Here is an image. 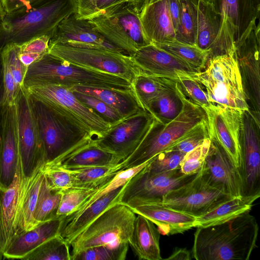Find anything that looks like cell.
Listing matches in <instances>:
<instances>
[{
  "mask_svg": "<svg viewBox=\"0 0 260 260\" xmlns=\"http://www.w3.org/2000/svg\"><path fill=\"white\" fill-rule=\"evenodd\" d=\"M3 96V83H2V74L1 71L0 72V114L2 109V100Z\"/></svg>",
  "mask_w": 260,
  "mask_h": 260,
  "instance_id": "60",
  "label": "cell"
},
{
  "mask_svg": "<svg viewBox=\"0 0 260 260\" xmlns=\"http://www.w3.org/2000/svg\"><path fill=\"white\" fill-rule=\"evenodd\" d=\"M153 45L180 59L198 72L205 69L209 59L208 52L196 46L184 44L176 40Z\"/></svg>",
  "mask_w": 260,
  "mask_h": 260,
  "instance_id": "36",
  "label": "cell"
},
{
  "mask_svg": "<svg viewBox=\"0 0 260 260\" xmlns=\"http://www.w3.org/2000/svg\"><path fill=\"white\" fill-rule=\"evenodd\" d=\"M43 173L49 187L60 191L73 187L72 178L66 170L56 165L44 164Z\"/></svg>",
  "mask_w": 260,
  "mask_h": 260,
  "instance_id": "48",
  "label": "cell"
},
{
  "mask_svg": "<svg viewBox=\"0 0 260 260\" xmlns=\"http://www.w3.org/2000/svg\"><path fill=\"white\" fill-rule=\"evenodd\" d=\"M95 1V0H94Z\"/></svg>",
  "mask_w": 260,
  "mask_h": 260,
  "instance_id": "64",
  "label": "cell"
},
{
  "mask_svg": "<svg viewBox=\"0 0 260 260\" xmlns=\"http://www.w3.org/2000/svg\"><path fill=\"white\" fill-rule=\"evenodd\" d=\"M194 79L202 85L210 104L242 112L250 110L235 53L209 58Z\"/></svg>",
  "mask_w": 260,
  "mask_h": 260,
  "instance_id": "6",
  "label": "cell"
},
{
  "mask_svg": "<svg viewBox=\"0 0 260 260\" xmlns=\"http://www.w3.org/2000/svg\"><path fill=\"white\" fill-rule=\"evenodd\" d=\"M122 186L105 194L79 215L65 218L60 235L70 245L72 240L106 209L119 202Z\"/></svg>",
  "mask_w": 260,
  "mask_h": 260,
  "instance_id": "29",
  "label": "cell"
},
{
  "mask_svg": "<svg viewBox=\"0 0 260 260\" xmlns=\"http://www.w3.org/2000/svg\"><path fill=\"white\" fill-rule=\"evenodd\" d=\"M87 19L109 41L129 56L150 44L140 19V6L116 3Z\"/></svg>",
  "mask_w": 260,
  "mask_h": 260,
  "instance_id": "7",
  "label": "cell"
},
{
  "mask_svg": "<svg viewBox=\"0 0 260 260\" xmlns=\"http://www.w3.org/2000/svg\"><path fill=\"white\" fill-rule=\"evenodd\" d=\"M140 19L150 44L176 40L169 0H144L140 6Z\"/></svg>",
  "mask_w": 260,
  "mask_h": 260,
  "instance_id": "24",
  "label": "cell"
},
{
  "mask_svg": "<svg viewBox=\"0 0 260 260\" xmlns=\"http://www.w3.org/2000/svg\"><path fill=\"white\" fill-rule=\"evenodd\" d=\"M131 56L140 73L150 76L179 80L195 79L199 72L152 44L139 48Z\"/></svg>",
  "mask_w": 260,
  "mask_h": 260,
  "instance_id": "19",
  "label": "cell"
},
{
  "mask_svg": "<svg viewBox=\"0 0 260 260\" xmlns=\"http://www.w3.org/2000/svg\"><path fill=\"white\" fill-rule=\"evenodd\" d=\"M202 108L206 114L209 139L221 146L240 169L243 112L232 108L211 104Z\"/></svg>",
  "mask_w": 260,
  "mask_h": 260,
  "instance_id": "18",
  "label": "cell"
},
{
  "mask_svg": "<svg viewBox=\"0 0 260 260\" xmlns=\"http://www.w3.org/2000/svg\"><path fill=\"white\" fill-rule=\"evenodd\" d=\"M129 246L139 259L161 260L160 235L156 225L146 217L137 214Z\"/></svg>",
  "mask_w": 260,
  "mask_h": 260,
  "instance_id": "28",
  "label": "cell"
},
{
  "mask_svg": "<svg viewBox=\"0 0 260 260\" xmlns=\"http://www.w3.org/2000/svg\"><path fill=\"white\" fill-rule=\"evenodd\" d=\"M51 37L43 35L34 38L20 45H18L19 53H29L43 56L49 52Z\"/></svg>",
  "mask_w": 260,
  "mask_h": 260,
  "instance_id": "52",
  "label": "cell"
},
{
  "mask_svg": "<svg viewBox=\"0 0 260 260\" xmlns=\"http://www.w3.org/2000/svg\"><path fill=\"white\" fill-rule=\"evenodd\" d=\"M70 245L60 234L48 240L22 260H71Z\"/></svg>",
  "mask_w": 260,
  "mask_h": 260,
  "instance_id": "40",
  "label": "cell"
},
{
  "mask_svg": "<svg viewBox=\"0 0 260 260\" xmlns=\"http://www.w3.org/2000/svg\"><path fill=\"white\" fill-rule=\"evenodd\" d=\"M211 3L220 16L221 25L209 58L235 53V45L256 23L260 11L254 0H212Z\"/></svg>",
  "mask_w": 260,
  "mask_h": 260,
  "instance_id": "10",
  "label": "cell"
},
{
  "mask_svg": "<svg viewBox=\"0 0 260 260\" xmlns=\"http://www.w3.org/2000/svg\"><path fill=\"white\" fill-rule=\"evenodd\" d=\"M123 159L100 147L94 140L56 163L63 168L109 166L119 164Z\"/></svg>",
  "mask_w": 260,
  "mask_h": 260,
  "instance_id": "31",
  "label": "cell"
},
{
  "mask_svg": "<svg viewBox=\"0 0 260 260\" xmlns=\"http://www.w3.org/2000/svg\"><path fill=\"white\" fill-rule=\"evenodd\" d=\"M176 83L184 96L193 104L202 108L210 105L206 91L194 79H182L177 80Z\"/></svg>",
  "mask_w": 260,
  "mask_h": 260,
  "instance_id": "49",
  "label": "cell"
},
{
  "mask_svg": "<svg viewBox=\"0 0 260 260\" xmlns=\"http://www.w3.org/2000/svg\"><path fill=\"white\" fill-rule=\"evenodd\" d=\"M49 45L48 53L64 61L119 76L131 83L140 73L131 56L118 51L59 43Z\"/></svg>",
  "mask_w": 260,
  "mask_h": 260,
  "instance_id": "11",
  "label": "cell"
},
{
  "mask_svg": "<svg viewBox=\"0 0 260 260\" xmlns=\"http://www.w3.org/2000/svg\"><path fill=\"white\" fill-rule=\"evenodd\" d=\"M191 258L190 252L186 248L176 247L166 259L190 260Z\"/></svg>",
  "mask_w": 260,
  "mask_h": 260,
  "instance_id": "56",
  "label": "cell"
},
{
  "mask_svg": "<svg viewBox=\"0 0 260 260\" xmlns=\"http://www.w3.org/2000/svg\"><path fill=\"white\" fill-rule=\"evenodd\" d=\"M210 141L205 161L200 170L202 175L212 186L232 197L243 196L240 169L221 146L214 140Z\"/></svg>",
  "mask_w": 260,
  "mask_h": 260,
  "instance_id": "20",
  "label": "cell"
},
{
  "mask_svg": "<svg viewBox=\"0 0 260 260\" xmlns=\"http://www.w3.org/2000/svg\"><path fill=\"white\" fill-rule=\"evenodd\" d=\"M61 197V192L51 189L44 177L34 212L35 220L41 223L58 217Z\"/></svg>",
  "mask_w": 260,
  "mask_h": 260,
  "instance_id": "39",
  "label": "cell"
},
{
  "mask_svg": "<svg viewBox=\"0 0 260 260\" xmlns=\"http://www.w3.org/2000/svg\"><path fill=\"white\" fill-rule=\"evenodd\" d=\"M169 79L142 73L135 77L131 82L132 89L144 110H147L150 103L160 93Z\"/></svg>",
  "mask_w": 260,
  "mask_h": 260,
  "instance_id": "38",
  "label": "cell"
},
{
  "mask_svg": "<svg viewBox=\"0 0 260 260\" xmlns=\"http://www.w3.org/2000/svg\"><path fill=\"white\" fill-rule=\"evenodd\" d=\"M65 218L58 216L18 235L4 251L3 258L22 259L45 241L60 234Z\"/></svg>",
  "mask_w": 260,
  "mask_h": 260,
  "instance_id": "26",
  "label": "cell"
},
{
  "mask_svg": "<svg viewBox=\"0 0 260 260\" xmlns=\"http://www.w3.org/2000/svg\"><path fill=\"white\" fill-rule=\"evenodd\" d=\"M145 167L122 186L119 203L131 209L144 204L162 202L168 192L189 182L197 174H184L180 168L154 173Z\"/></svg>",
  "mask_w": 260,
  "mask_h": 260,
  "instance_id": "12",
  "label": "cell"
},
{
  "mask_svg": "<svg viewBox=\"0 0 260 260\" xmlns=\"http://www.w3.org/2000/svg\"><path fill=\"white\" fill-rule=\"evenodd\" d=\"M176 81L169 79L166 86L147 109L155 119L163 124L175 119L183 109L182 95Z\"/></svg>",
  "mask_w": 260,
  "mask_h": 260,
  "instance_id": "34",
  "label": "cell"
},
{
  "mask_svg": "<svg viewBox=\"0 0 260 260\" xmlns=\"http://www.w3.org/2000/svg\"><path fill=\"white\" fill-rule=\"evenodd\" d=\"M45 164L56 163L94 139L67 117L32 99Z\"/></svg>",
  "mask_w": 260,
  "mask_h": 260,
  "instance_id": "4",
  "label": "cell"
},
{
  "mask_svg": "<svg viewBox=\"0 0 260 260\" xmlns=\"http://www.w3.org/2000/svg\"><path fill=\"white\" fill-rule=\"evenodd\" d=\"M42 56L39 54L33 53L19 52L18 53L19 59L23 65L27 68L31 64L40 59Z\"/></svg>",
  "mask_w": 260,
  "mask_h": 260,
  "instance_id": "57",
  "label": "cell"
},
{
  "mask_svg": "<svg viewBox=\"0 0 260 260\" xmlns=\"http://www.w3.org/2000/svg\"><path fill=\"white\" fill-rule=\"evenodd\" d=\"M100 188L87 189L71 187L60 191L61 197L57 216L66 218L71 215L85 200Z\"/></svg>",
  "mask_w": 260,
  "mask_h": 260,
  "instance_id": "43",
  "label": "cell"
},
{
  "mask_svg": "<svg viewBox=\"0 0 260 260\" xmlns=\"http://www.w3.org/2000/svg\"><path fill=\"white\" fill-rule=\"evenodd\" d=\"M136 215L129 207L120 203L108 208L70 243L71 259L93 247L129 244Z\"/></svg>",
  "mask_w": 260,
  "mask_h": 260,
  "instance_id": "9",
  "label": "cell"
},
{
  "mask_svg": "<svg viewBox=\"0 0 260 260\" xmlns=\"http://www.w3.org/2000/svg\"><path fill=\"white\" fill-rule=\"evenodd\" d=\"M4 48L8 54L10 68L14 79L17 95L24 86V81L27 68L23 65L18 57V45L10 44Z\"/></svg>",
  "mask_w": 260,
  "mask_h": 260,
  "instance_id": "51",
  "label": "cell"
},
{
  "mask_svg": "<svg viewBox=\"0 0 260 260\" xmlns=\"http://www.w3.org/2000/svg\"><path fill=\"white\" fill-rule=\"evenodd\" d=\"M151 159V158L139 166L118 172L112 179L99 189L93 195L85 200L74 213L66 218H71L79 215L105 194L118 187L122 186L132 177L144 168L150 162Z\"/></svg>",
  "mask_w": 260,
  "mask_h": 260,
  "instance_id": "41",
  "label": "cell"
},
{
  "mask_svg": "<svg viewBox=\"0 0 260 260\" xmlns=\"http://www.w3.org/2000/svg\"><path fill=\"white\" fill-rule=\"evenodd\" d=\"M72 91L80 102L93 110L111 126L123 119L116 111L99 99L81 92Z\"/></svg>",
  "mask_w": 260,
  "mask_h": 260,
  "instance_id": "45",
  "label": "cell"
},
{
  "mask_svg": "<svg viewBox=\"0 0 260 260\" xmlns=\"http://www.w3.org/2000/svg\"><path fill=\"white\" fill-rule=\"evenodd\" d=\"M44 164V160L41 161L32 174L25 177L18 215L16 237L40 223L35 220L34 212L44 177L43 170Z\"/></svg>",
  "mask_w": 260,
  "mask_h": 260,
  "instance_id": "27",
  "label": "cell"
},
{
  "mask_svg": "<svg viewBox=\"0 0 260 260\" xmlns=\"http://www.w3.org/2000/svg\"><path fill=\"white\" fill-rule=\"evenodd\" d=\"M24 81L57 84L69 88L81 86L133 90L131 82L125 79L73 64L49 53L28 66Z\"/></svg>",
  "mask_w": 260,
  "mask_h": 260,
  "instance_id": "3",
  "label": "cell"
},
{
  "mask_svg": "<svg viewBox=\"0 0 260 260\" xmlns=\"http://www.w3.org/2000/svg\"><path fill=\"white\" fill-rule=\"evenodd\" d=\"M154 119L148 111L141 110L111 126L94 141L100 147L123 160L138 147Z\"/></svg>",
  "mask_w": 260,
  "mask_h": 260,
  "instance_id": "15",
  "label": "cell"
},
{
  "mask_svg": "<svg viewBox=\"0 0 260 260\" xmlns=\"http://www.w3.org/2000/svg\"><path fill=\"white\" fill-rule=\"evenodd\" d=\"M119 0H95V6L98 11L103 10L115 4Z\"/></svg>",
  "mask_w": 260,
  "mask_h": 260,
  "instance_id": "58",
  "label": "cell"
},
{
  "mask_svg": "<svg viewBox=\"0 0 260 260\" xmlns=\"http://www.w3.org/2000/svg\"><path fill=\"white\" fill-rule=\"evenodd\" d=\"M0 189L12 183L20 154L16 100L2 106L1 112Z\"/></svg>",
  "mask_w": 260,
  "mask_h": 260,
  "instance_id": "21",
  "label": "cell"
},
{
  "mask_svg": "<svg viewBox=\"0 0 260 260\" xmlns=\"http://www.w3.org/2000/svg\"><path fill=\"white\" fill-rule=\"evenodd\" d=\"M75 13V0H39L4 14L0 23V52L10 44L20 45L43 35L51 38L59 24Z\"/></svg>",
  "mask_w": 260,
  "mask_h": 260,
  "instance_id": "2",
  "label": "cell"
},
{
  "mask_svg": "<svg viewBox=\"0 0 260 260\" xmlns=\"http://www.w3.org/2000/svg\"><path fill=\"white\" fill-rule=\"evenodd\" d=\"M2 62V78L3 83V96L2 106L15 102L17 94L14 79L10 68L9 59L6 50L3 48L0 52Z\"/></svg>",
  "mask_w": 260,
  "mask_h": 260,
  "instance_id": "50",
  "label": "cell"
},
{
  "mask_svg": "<svg viewBox=\"0 0 260 260\" xmlns=\"http://www.w3.org/2000/svg\"><path fill=\"white\" fill-rule=\"evenodd\" d=\"M16 102L20 156L24 175L29 176L41 161H45L43 147L32 100L24 86L17 94Z\"/></svg>",
  "mask_w": 260,
  "mask_h": 260,
  "instance_id": "17",
  "label": "cell"
},
{
  "mask_svg": "<svg viewBox=\"0 0 260 260\" xmlns=\"http://www.w3.org/2000/svg\"><path fill=\"white\" fill-rule=\"evenodd\" d=\"M25 177L20 153L12 183L6 189H0V259L3 258L4 251L16 237Z\"/></svg>",
  "mask_w": 260,
  "mask_h": 260,
  "instance_id": "23",
  "label": "cell"
},
{
  "mask_svg": "<svg viewBox=\"0 0 260 260\" xmlns=\"http://www.w3.org/2000/svg\"><path fill=\"white\" fill-rule=\"evenodd\" d=\"M64 169L72 178L73 187L87 189L101 188L123 170L121 162L113 166Z\"/></svg>",
  "mask_w": 260,
  "mask_h": 260,
  "instance_id": "35",
  "label": "cell"
},
{
  "mask_svg": "<svg viewBox=\"0 0 260 260\" xmlns=\"http://www.w3.org/2000/svg\"><path fill=\"white\" fill-rule=\"evenodd\" d=\"M210 142L209 138H207L201 144L184 155L180 164L183 173L194 174L199 171L205 161Z\"/></svg>",
  "mask_w": 260,
  "mask_h": 260,
  "instance_id": "47",
  "label": "cell"
},
{
  "mask_svg": "<svg viewBox=\"0 0 260 260\" xmlns=\"http://www.w3.org/2000/svg\"><path fill=\"white\" fill-rule=\"evenodd\" d=\"M256 5L258 7L260 8V0H254Z\"/></svg>",
  "mask_w": 260,
  "mask_h": 260,
  "instance_id": "62",
  "label": "cell"
},
{
  "mask_svg": "<svg viewBox=\"0 0 260 260\" xmlns=\"http://www.w3.org/2000/svg\"><path fill=\"white\" fill-rule=\"evenodd\" d=\"M258 225L250 211L223 223L198 227L192 256L196 260H248L256 246Z\"/></svg>",
  "mask_w": 260,
  "mask_h": 260,
  "instance_id": "1",
  "label": "cell"
},
{
  "mask_svg": "<svg viewBox=\"0 0 260 260\" xmlns=\"http://www.w3.org/2000/svg\"><path fill=\"white\" fill-rule=\"evenodd\" d=\"M185 153L179 151L165 150L153 157L145 169L154 173L169 171L180 168Z\"/></svg>",
  "mask_w": 260,
  "mask_h": 260,
  "instance_id": "46",
  "label": "cell"
},
{
  "mask_svg": "<svg viewBox=\"0 0 260 260\" xmlns=\"http://www.w3.org/2000/svg\"><path fill=\"white\" fill-rule=\"evenodd\" d=\"M169 6L173 27L176 34L179 23L181 7L180 0H169Z\"/></svg>",
  "mask_w": 260,
  "mask_h": 260,
  "instance_id": "55",
  "label": "cell"
},
{
  "mask_svg": "<svg viewBox=\"0 0 260 260\" xmlns=\"http://www.w3.org/2000/svg\"><path fill=\"white\" fill-rule=\"evenodd\" d=\"M181 93L183 107L180 113L166 124L154 119L136 149L121 161L123 170L139 166L150 160L166 150L194 126L206 119L205 110Z\"/></svg>",
  "mask_w": 260,
  "mask_h": 260,
  "instance_id": "5",
  "label": "cell"
},
{
  "mask_svg": "<svg viewBox=\"0 0 260 260\" xmlns=\"http://www.w3.org/2000/svg\"><path fill=\"white\" fill-rule=\"evenodd\" d=\"M77 5V15L87 18L98 12L94 0H75Z\"/></svg>",
  "mask_w": 260,
  "mask_h": 260,
  "instance_id": "53",
  "label": "cell"
},
{
  "mask_svg": "<svg viewBox=\"0 0 260 260\" xmlns=\"http://www.w3.org/2000/svg\"><path fill=\"white\" fill-rule=\"evenodd\" d=\"M204 1H207V2H209L210 3H211V1H212V0H204Z\"/></svg>",
  "mask_w": 260,
  "mask_h": 260,
  "instance_id": "63",
  "label": "cell"
},
{
  "mask_svg": "<svg viewBox=\"0 0 260 260\" xmlns=\"http://www.w3.org/2000/svg\"><path fill=\"white\" fill-rule=\"evenodd\" d=\"M259 196L233 197L209 212L196 217L194 227H206L223 223L247 211Z\"/></svg>",
  "mask_w": 260,
  "mask_h": 260,
  "instance_id": "33",
  "label": "cell"
},
{
  "mask_svg": "<svg viewBox=\"0 0 260 260\" xmlns=\"http://www.w3.org/2000/svg\"><path fill=\"white\" fill-rule=\"evenodd\" d=\"M208 138L206 118L187 132L166 150L179 151L186 154L201 144Z\"/></svg>",
  "mask_w": 260,
  "mask_h": 260,
  "instance_id": "44",
  "label": "cell"
},
{
  "mask_svg": "<svg viewBox=\"0 0 260 260\" xmlns=\"http://www.w3.org/2000/svg\"><path fill=\"white\" fill-rule=\"evenodd\" d=\"M233 198L212 186L200 170L186 183L168 192L162 203L174 210L198 217Z\"/></svg>",
  "mask_w": 260,
  "mask_h": 260,
  "instance_id": "13",
  "label": "cell"
},
{
  "mask_svg": "<svg viewBox=\"0 0 260 260\" xmlns=\"http://www.w3.org/2000/svg\"><path fill=\"white\" fill-rule=\"evenodd\" d=\"M30 98L63 115L94 139L104 136L111 125L80 102L70 88L57 84L24 81Z\"/></svg>",
  "mask_w": 260,
  "mask_h": 260,
  "instance_id": "8",
  "label": "cell"
},
{
  "mask_svg": "<svg viewBox=\"0 0 260 260\" xmlns=\"http://www.w3.org/2000/svg\"><path fill=\"white\" fill-rule=\"evenodd\" d=\"M56 43L102 48L124 53L109 41L87 19L79 17L77 13L68 16L58 25L49 45Z\"/></svg>",
  "mask_w": 260,
  "mask_h": 260,
  "instance_id": "22",
  "label": "cell"
},
{
  "mask_svg": "<svg viewBox=\"0 0 260 260\" xmlns=\"http://www.w3.org/2000/svg\"><path fill=\"white\" fill-rule=\"evenodd\" d=\"M4 12H3V8H2V5H1V0H0V23L1 22V21H2L3 20V17H4Z\"/></svg>",
  "mask_w": 260,
  "mask_h": 260,
  "instance_id": "61",
  "label": "cell"
},
{
  "mask_svg": "<svg viewBox=\"0 0 260 260\" xmlns=\"http://www.w3.org/2000/svg\"><path fill=\"white\" fill-rule=\"evenodd\" d=\"M131 209L151 220L163 235L182 234L194 227L196 217L172 209L161 202L144 204Z\"/></svg>",
  "mask_w": 260,
  "mask_h": 260,
  "instance_id": "25",
  "label": "cell"
},
{
  "mask_svg": "<svg viewBox=\"0 0 260 260\" xmlns=\"http://www.w3.org/2000/svg\"><path fill=\"white\" fill-rule=\"evenodd\" d=\"M259 120L250 110L242 114L240 171L243 196H260Z\"/></svg>",
  "mask_w": 260,
  "mask_h": 260,
  "instance_id": "14",
  "label": "cell"
},
{
  "mask_svg": "<svg viewBox=\"0 0 260 260\" xmlns=\"http://www.w3.org/2000/svg\"><path fill=\"white\" fill-rule=\"evenodd\" d=\"M144 0H119L116 3H120V2H127V3H131L136 5H139L140 6L141 3L143 2Z\"/></svg>",
  "mask_w": 260,
  "mask_h": 260,
  "instance_id": "59",
  "label": "cell"
},
{
  "mask_svg": "<svg viewBox=\"0 0 260 260\" xmlns=\"http://www.w3.org/2000/svg\"><path fill=\"white\" fill-rule=\"evenodd\" d=\"M39 0H1L4 14H7L20 8H26Z\"/></svg>",
  "mask_w": 260,
  "mask_h": 260,
  "instance_id": "54",
  "label": "cell"
},
{
  "mask_svg": "<svg viewBox=\"0 0 260 260\" xmlns=\"http://www.w3.org/2000/svg\"><path fill=\"white\" fill-rule=\"evenodd\" d=\"M180 14L175 40L196 46L199 0H180Z\"/></svg>",
  "mask_w": 260,
  "mask_h": 260,
  "instance_id": "37",
  "label": "cell"
},
{
  "mask_svg": "<svg viewBox=\"0 0 260 260\" xmlns=\"http://www.w3.org/2000/svg\"><path fill=\"white\" fill-rule=\"evenodd\" d=\"M70 88L72 90L88 94L99 99L116 111L123 119L144 110L133 90H118L81 86H75Z\"/></svg>",
  "mask_w": 260,
  "mask_h": 260,
  "instance_id": "30",
  "label": "cell"
},
{
  "mask_svg": "<svg viewBox=\"0 0 260 260\" xmlns=\"http://www.w3.org/2000/svg\"><path fill=\"white\" fill-rule=\"evenodd\" d=\"M129 246L128 243H123L93 247L78 253L71 260H124Z\"/></svg>",
  "mask_w": 260,
  "mask_h": 260,
  "instance_id": "42",
  "label": "cell"
},
{
  "mask_svg": "<svg viewBox=\"0 0 260 260\" xmlns=\"http://www.w3.org/2000/svg\"><path fill=\"white\" fill-rule=\"evenodd\" d=\"M221 25L220 16L212 4L199 0L196 46L211 53L217 38Z\"/></svg>",
  "mask_w": 260,
  "mask_h": 260,
  "instance_id": "32",
  "label": "cell"
},
{
  "mask_svg": "<svg viewBox=\"0 0 260 260\" xmlns=\"http://www.w3.org/2000/svg\"><path fill=\"white\" fill-rule=\"evenodd\" d=\"M259 24H255L235 46V55L241 73L250 110L260 119Z\"/></svg>",
  "mask_w": 260,
  "mask_h": 260,
  "instance_id": "16",
  "label": "cell"
}]
</instances>
